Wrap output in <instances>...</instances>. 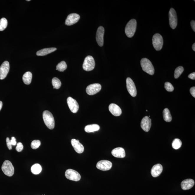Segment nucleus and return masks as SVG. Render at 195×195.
Instances as JSON below:
<instances>
[{"mask_svg": "<svg viewBox=\"0 0 195 195\" xmlns=\"http://www.w3.org/2000/svg\"><path fill=\"white\" fill-rule=\"evenodd\" d=\"M24 146L22 143L19 142L17 144V147L16 148V150L18 152H20L23 150Z\"/></svg>", "mask_w": 195, "mask_h": 195, "instance_id": "obj_34", "label": "nucleus"}, {"mask_svg": "<svg viewBox=\"0 0 195 195\" xmlns=\"http://www.w3.org/2000/svg\"><path fill=\"white\" fill-rule=\"evenodd\" d=\"M27 1H30V0H29V1H28V0H27Z\"/></svg>", "mask_w": 195, "mask_h": 195, "instance_id": "obj_42", "label": "nucleus"}, {"mask_svg": "<svg viewBox=\"0 0 195 195\" xmlns=\"http://www.w3.org/2000/svg\"><path fill=\"white\" fill-rule=\"evenodd\" d=\"M189 78L191 79L194 80L195 79V73L194 72L189 74L188 76Z\"/></svg>", "mask_w": 195, "mask_h": 195, "instance_id": "obj_38", "label": "nucleus"}, {"mask_svg": "<svg viewBox=\"0 0 195 195\" xmlns=\"http://www.w3.org/2000/svg\"><path fill=\"white\" fill-rule=\"evenodd\" d=\"M182 145V142L179 139L176 138L172 143V146L174 149L177 150L179 149Z\"/></svg>", "mask_w": 195, "mask_h": 195, "instance_id": "obj_29", "label": "nucleus"}, {"mask_svg": "<svg viewBox=\"0 0 195 195\" xmlns=\"http://www.w3.org/2000/svg\"><path fill=\"white\" fill-rule=\"evenodd\" d=\"M164 88L167 91L169 92H172L173 91L174 88L173 85L169 82H166L164 84Z\"/></svg>", "mask_w": 195, "mask_h": 195, "instance_id": "obj_33", "label": "nucleus"}, {"mask_svg": "<svg viewBox=\"0 0 195 195\" xmlns=\"http://www.w3.org/2000/svg\"><path fill=\"white\" fill-rule=\"evenodd\" d=\"M101 85L99 83L92 84L86 88V92L88 95L92 96L99 92L101 91Z\"/></svg>", "mask_w": 195, "mask_h": 195, "instance_id": "obj_10", "label": "nucleus"}, {"mask_svg": "<svg viewBox=\"0 0 195 195\" xmlns=\"http://www.w3.org/2000/svg\"><path fill=\"white\" fill-rule=\"evenodd\" d=\"M67 68V65L65 62L62 61L56 66V70L60 72H63Z\"/></svg>", "mask_w": 195, "mask_h": 195, "instance_id": "obj_27", "label": "nucleus"}, {"mask_svg": "<svg viewBox=\"0 0 195 195\" xmlns=\"http://www.w3.org/2000/svg\"><path fill=\"white\" fill-rule=\"evenodd\" d=\"M71 143L76 151L78 154H81L84 151V148L83 145L79 142V141L75 139L71 140Z\"/></svg>", "mask_w": 195, "mask_h": 195, "instance_id": "obj_17", "label": "nucleus"}, {"mask_svg": "<svg viewBox=\"0 0 195 195\" xmlns=\"http://www.w3.org/2000/svg\"><path fill=\"white\" fill-rule=\"evenodd\" d=\"M42 168L41 166L39 164H35L31 167V171L32 173L34 175H38L41 173Z\"/></svg>", "mask_w": 195, "mask_h": 195, "instance_id": "obj_26", "label": "nucleus"}, {"mask_svg": "<svg viewBox=\"0 0 195 195\" xmlns=\"http://www.w3.org/2000/svg\"><path fill=\"white\" fill-rule=\"evenodd\" d=\"M163 171V166L160 164L155 165L151 170V174L154 178L159 176L162 173Z\"/></svg>", "mask_w": 195, "mask_h": 195, "instance_id": "obj_19", "label": "nucleus"}, {"mask_svg": "<svg viewBox=\"0 0 195 195\" xmlns=\"http://www.w3.org/2000/svg\"><path fill=\"white\" fill-rule=\"evenodd\" d=\"M43 121L47 127L50 130H53L55 127V120L52 114L48 111H45L43 113Z\"/></svg>", "mask_w": 195, "mask_h": 195, "instance_id": "obj_1", "label": "nucleus"}, {"mask_svg": "<svg viewBox=\"0 0 195 195\" xmlns=\"http://www.w3.org/2000/svg\"><path fill=\"white\" fill-rule=\"evenodd\" d=\"M41 144V141L40 140H34L31 143V147L32 149H36L39 147Z\"/></svg>", "mask_w": 195, "mask_h": 195, "instance_id": "obj_32", "label": "nucleus"}, {"mask_svg": "<svg viewBox=\"0 0 195 195\" xmlns=\"http://www.w3.org/2000/svg\"><path fill=\"white\" fill-rule=\"evenodd\" d=\"M57 49L55 47L46 48L38 51L37 52L36 54L37 55L39 56L46 55L50 53L54 52Z\"/></svg>", "mask_w": 195, "mask_h": 195, "instance_id": "obj_22", "label": "nucleus"}, {"mask_svg": "<svg viewBox=\"0 0 195 195\" xmlns=\"http://www.w3.org/2000/svg\"><path fill=\"white\" fill-rule=\"evenodd\" d=\"M191 27L192 28L193 31L195 32V21H191Z\"/></svg>", "mask_w": 195, "mask_h": 195, "instance_id": "obj_39", "label": "nucleus"}, {"mask_svg": "<svg viewBox=\"0 0 195 195\" xmlns=\"http://www.w3.org/2000/svg\"><path fill=\"white\" fill-rule=\"evenodd\" d=\"M153 45L155 49L157 51L162 49L163 44V40L162 35L158 33H156L153 36Z\"/></svg>", "mask_w": 195, "mask_h": 195, "instance_id": "obj_6", "label": "nucleus"}, {"mask_svg": "<svg viewBox=\"0 0 195 195\" xmlns=\"http://www.w3.org/2000/svg\"><path fill=\"white\" fill-rule=\"evenodd\" d=\"M192 49H193V51H195V43H194V44H193V45Z\"/></svg>", "mask_w": 195, "mask_h": 195, "instance_id": "obj_41", "label": "nucleus"}, {"mask_svg": "<svg viewBox=\"0 0 195 195\" xmlns=\"http://www.w3.org/2000/svg\"><path fill=\"white\" fill-rule=\"evenodd\" d=\"M83 68L86 71L93 70L95 67V62L94 58L91 56H86L83 64Z\"/></svg>", "mask_w": 195, "mask_h": 195, "instance_id": "obj_5", "label": "nucleus"}, {"mask_svg": "<svg viewBox=\"0 0 195 195\" xmlns=\"http://www.w3.org/2000/svg\"><path fill=\"white\" fill-rule=\"evenodd\" d=\"M52 83L53 86L54 87V88L57 89L60 88L61 85H62L60 81L56 77H54L53 79Z\"/></svg>", "mask_w": 195, "mask_h": 195, "instance_id": "obj_28", "label": "nucleus"}, {"mask_svg": "<svg viewBox=\"0 0 195 195\" xmlns=\"http://www.w3.org/2000/svg\"><path fill=\"white\" fill-rule=\"evenodd\" d=\"M184 71V68L182 66L177 68L175 71L174 77L175 78H178L180 76Z\"/></svg>", "mask_w": 195, "mask_h": 195, "instance_id": "obj_31", "label": "nucleus"}, {"mask_svg": "<svg viewBox=\"0 0 195 195\" xmlns=\"http://www.w3.org/2000/svg\"><path fill=\"white\" fill-rule=\"evenodd\" d=\"M11 143L12 145L15 146L17 144V141H16V138L14 137H13L11 138L10 140Z\"/></svg>", "mask_w": 195, "mask_h": 195, "instance_id": "obj_37", "label": "nucleus"}, {"mask_svg": "<svg viewBox=\"0 0 195 195\" xmlns=\"http://www.w3.org/2000/svg\"><path fill=\"white\" fill-rule=\"evenodd\" d=\"M190 93H191L192 96L194 98H195V87H193L190 89Z\"/></svg>", "mask_w": 195, "mask_h": 195, "instance_id": "obj_36", "label": "nucleus"}, {"mask_svg": "<svg viewBox=\"0 0 195 195\" xmlns=\"http://www.w3.org/2000/svg\"><path fill=\"white\" fill-rule=\"evenodd\" d=\"M67 103L71 112L73 113H76L78 112L79 106L76 100L72 97H69L67 99Z\"/></svg>", "mask_w": 195, "mask_h": 195, "instance_id": "obj_12", "label": "nucleus"}, {"mask_svg": "<svg viewBox=\"0 0 195 195\" xmlns=\"http://www.w3.org/2000/svg\"><path fill=\"white\" fill-rule=\"evenodd\" d=\"M163 116L164 120L165 122H170L172 120V117L170 114V110L166 108L163 111Z\"/></svg>", "mask_w": 195, "mask_h": 195, "instance_id": "obj_25", "label": "nucleus"}, {"mask_svg": "<svg viewBox=\"0 0 195 195\" xmlns=\"http://www.w3.org/2000/svg\"><path fill=\"white\" fill-rule=\"evenodd\" d=\"M32 78V74L31 72H28L24 74L22 77V80L25 84L29 85L31 83Z\"/></svg>", "mask_w": 195, "mask_h": 195, "instance_id": "obj_24", "label": "nucleus"}, {"mask_svg": "<svg viewBox=\"0 0 195 195\" xmlns=\"http://www.w3.org/2000/svg\"><path fill=\"white\" fill-rule=\"evenodd\" d=\"M112 153L113 156L116 158H122L125 157V150L122 148H115L112 150Z\"/></svg>", "mask_w": 195, "mask_h": 195, "instance_id": "obj_20", "label": "nucleus"}, {"mask_svg": "<svg viewBox=\"0 0 195 195\" xmlns=\"http://www.w3.org/2000/svg\"><path fill=\"white\" fill-rule=\"evenodd\" d=\"M7 19L5 18L1 19L0 20V31H3L7 28Z\"/></svg>", "mask_w": 195, "mask_h": 195, "instance_id": "obj_30", "label": "nucleus"}, {"mask_svg": "<svg viewBox=\"0 0 195 195\" xmlns=\"http://www.w3.org/2000/svg\"><path fill=\"white\" fill-rule=\"evenodd\" d=\"M169 18L170 27L173 30L175 29L178 24V18L176 12L173 8L171 9L169 11Z\"/></svg>", "mask_w": 195, "mask_h": 195, "instance_id": "obj_8", "label": "nucleus"}, {"mask_svg": "<svg viewBox=\"0 0 195 195\" xmlns=\"http://www.w3.org/2000/svg\"><path fill=\"white\" fill-rule=\"evenodd\" d=\"M6 143H7V145L8 149L9 150H11L12 149V145L11 144L10 140L9 137L7 138L6 140Z\"/></svg>", "mask_w": 195, "mask_h": 195, "instance_id": "obj_35", "label": "nucleus"}, {"mask_svg": "<svg viewBox=\"0 0 195 195\" xmlns=\"http://www.w3.org/2000/svg\"><path fill=\"white\" fill-rule=\"evenodd\" d=\"M141 128L144 131L149 132L151 125V119L149 117H145L141 121Z\"/></svg>", "mask_w": 195, "mask_h": 195, "instance_id": "obj_16", "label": "nucleus"}, {"mask_svg": "<svg viewBox=\"0 0 195 195\" xmlns=\"http://www.w3.org/2000/svg\"><path fill=\"white\" fill-rule=\"evenodd\" d=\"M141 65L142 70L144 72L151 75L154 73V68L152 63L149 59L144 58L141 59Z\"/></svg>", "mask_w": 195, "mask_h": 195, "instance_id": "obj_2", "label": "nucleus"}, {"mask_svg": "<svg viewBox=\"0 0 195 195\" xmlns=\"http://www.w3.org/2000/svg\"><path fill=\"white\" fill-rule=\"evenodd\" d=\"M100 129L99 126L96 124L86 125L85 128V130L86 132L91 133L98 131Z\"/></svg>", "mask_w": 195, "mask_h": 195, "instance_id": "obj_23", "label": "nucleus"}, {"mask_svg": "<svg viewBox=\"0 0 195 195\" xmlns=\"http://www.w3.org/2000/svg\"><path fill=\"white\" fill-rule=\"evenodd\" d=\"M1 170L4 174L8 176H12L14 174V167L11 162L9 160L4 161L1 166Z\"/></svg>", "mask_w": 195, "mask_h": 195, "instance_id": "obj_4", "label": "nucleus"}, {"mask_svg": "<svg viewBox=\"0 0 195 195\" xmlns=\"http://www.w3.org/2000/svg\"><path fill=\"white\" fill-rule=\"evenodd\" d=\"M80 19V16L77 14H71L68 16L65 22V25L70 26L76 23Z\"/></svg>", "mask_w": 195, "mask_h": 195, "instance_id": "obj_15", "label": "nucleus"}, {"mask_svg": "<svg viewBox=\"0 0 195 195\" xmlns=\"http://www.w3.org/2000/svg\"><path fill=\"white\" fill-rule=\"evenodd\" d=\"M137 21L134 19L129 21L125 28V33L129 38H131L134 35L136 31Z\"/></svg>", "mask_w": 195, "mask_h": 195, "instance_id": "obj_3", "label": "nucleus"}, {"mask_svg": "<svg viewBox=\"0 0 195 195\" xmlns=\"http://www.w3.org/2000/svg\"><path fill=\"white\" fill-rule=\"evenodd\" d=\"M194 180L191 179H187L181 182V188L185 191L189 190L194 186Z\"/></svg>", "mask_w": 195, "mask_h": 195, "instance_id": "obj_21", "label": "nucleus"}, {"mask_svg": "<svg viewBox=\"0 0 195 195\" xmlns=\"http://www.w3.org/2000/svg\"><path fill=\"white\" fill-rule=\"evenodd\" d=\"M127 88L130 94L133 97H135L137 95L136 86L131 78L128 77L126 80Z\"/></svg>", "mask_w": 195, "mask_h": 195, "instance_id": "obj_9", "label": "nucleus"}, {"mask_svg": "<svg viewBox=\"0 0 195 195\" xmlns=\"http://www.w3.org/2000/svg\"><path fill=\"white\" fill-rule=\"evenodd\" d=\"M109 110L113 115L115 117H118L122 114L121 108L117 104H111L109 106Z\"/></svg>", "mask_w": 195, "mask_h": 195, "instance_id": "obj_18", "label": "nucleus"}, {"mask_svg": "<svg viewBox=\"0 0 195 195\" xmlns=\"http://www.w3.org/2000/svg\"><path fill=\"white\" fill-rule=\"evenodd\" d=\"M104 29L102 27H99L98 28L96 33V41L100 46H103L104 43Z\"/></svg>", "mask_w": 195, "mask_h": 195, "instance_id": "obj_14", "label": "nucleus"}, {"mask_svg": "<svg viewBox=\"0 0 195 195\" xmlns=\"http://www.w3.org/2000/svg\"><path fill=\"white\" fill-rule=\"evenodd\" d=\"M112 164L110 161L102 160L99 161L96 164V167L98 169L103 171L110 170L112 167Z\"/></svg>", "mask_w": 195, "mask_h": 195, "instance_id": "obj_11", "label": "nucleus"}, {"mask_svg": "<svg viewBox=\"0 0 195 195\" xmlns=\"http://www.w3.org/2000/svg\"><path fill=\"white\" fill-rule=\"evenodd\" d=\"M9 70V64L8 61H5L0 67V79L6 78Z\"/></svg>", "mask_w": 195, "mask_h": 195, "instance_id": "obj_13", "label": "nucleus"}, {"mask_svg": "<svg viewBox=\"0 0 195 195\" xmlns=\"http://www.w3.org/2000/svg\"><path fill=\"white\" fill-rule=\"evenodd\" d=\"M65 176L68 179L75 181H79L81 176L78 172L72 169H68L66 171Z\"/></svg>", "mask_w": 195, "mask_h": 195, "instance_id": "obj_7", "label": "nucleus"}, {"mask_svg": "<svg viewBox=\"0 0 195 195\" xmlns=\"http://www.w3.org/2000/svg\"><path fill=\"white\" fill-rule=\"evenodd\" d=\"M3 103L2 101H0V111L1 110V108L2 107Z\"/></svg>", "mask_w": 195, "mask_h": 195, "instance_id": "obj_40", "label": "nucleus"}]
</instances>
